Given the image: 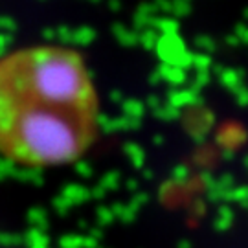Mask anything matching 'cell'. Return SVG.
<instances>
[{"label":"cell","mask_w":248,"mask_h":248,"mask_svg":"<svg viewBox=\"0 0 248 248\" xmlns=\"http://www.w3.org/2000/svg\"><path fill=\"white\" fill-rule=\"evenodd\" d=\"M98 98L79 53L55 45L0 57V155L24 168L83 156L98 133Z\"/></svg>","instance_id":"obj_1"}]
</instances>
